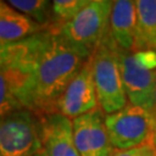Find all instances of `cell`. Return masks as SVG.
I'll return each mask as SVG.
<instances>
[{"label":"cell","mask_w":156,"mask_h":156,"mask_svg":"<svg viewBox=\"0 0 156 156\" xmlns=\"http://www.w3.org/2000/svg\"><path fill=\"white\" fill-rule=\"evenodd\" d=\"M48 30L33 19L0 1V42L13 44Z\"/></svg>","instance_id":"11"},{"label":"cell","mask_w":156,"mask_h":156,"mask_svg":"<svg viewBox=\"0 0 156 156\" xmlns=\"http://www.w3.org/2000/svg\"><path fill=\"white\" fill-rule=\"evenodd\" d=\"M43 149L41 119L22 109L0 119V156H35Z\"/></svg>","instance_id":"6"},{"label":"cell","mask_w":156,"mask_h":156,"mask_svg":"<svg viewBox=\"0 0 156 156\" xmlns=\"http://www.w3.org/2000/svg\"><path fill=\"white\" fill-rule=\"evenodd\" d=\"M119 65L125 94L129 104L154 111L156 86V52L119 49Z\"/></svg>","instance_id":"3"},{"label":"cell","mask_w":156,"mask_h":156,"mask_svg":"<svg viewBox=\"0 0 156 156\" xmlns=\"http://www.w3.org/2000/svg\"><path fill=\"white\" fill-rule=\"evenodd\" d=\"M35 156H48V155H46V154H45V151L42 149V151H38V153H37V154H36Z\"/></svg>","instance_id":"20"},{"label":"cell","mask_w":156,"mask_h":156,"mask_svg":"<svg viewBox=\"0 0 156 156\" xmlns=\"http://www.w3.org/2000/svg\"><path fill=\"white\" fill-rule=\"evenodd\" d=\"M101 108L73 119L74 144L80 156H110L113 147Z\"/></svg>","instance_id":"7"},{"label":"cell","mask_w":156,"mask_h":156,"mask_svg":"<svg viewBox=\"0 0 156 156\" xmlns=\"http://www.w3.org/2000/svg\"><path fill=\"white\" fill-rule=\"evenodd\" d=\"M43 151L48 156H80L74 144L72 119L62 113L43 116L41 119Z\"/></svg>","instance_id":"9"},{"label":"cell","mask_w":156,"mask_h":156,"mask_svg":"<svg viewBox=\"0 0 156 156\" xmlns=\"http://www.w3.org/2000/svg\"><path fill=\"white\" fill-rule=\"evenodd\" d=\"M138 16L135 1H113L110 16V35L119 49L135 52Z\"/></svg>","instance_id":"10"},{"label":"cell","mask_w":156,"mask_h":156,"mask_svg":"<svg viewBox=\"0 0 156 156\" xmlns=\"http://www.w3.org/2000/svg\"><path fill=\"white\" fill-rule=\"evenodd\" d=\"M138 29L135 51L156 52V0L135 1Z\"/></svg>","instance_id":"12"},{"label":"cell","mask_w":156,"mask_h":156,"mask_svg":"<svg viewBox=\"0 0 156 156\" xmlns=\"http://www.w3.org/2000/svg\"><path fill=\"white\" fill-rule=\"evenodd\" d=\"M110 156H156V149L153 145H144L129 149H115Z\"/></svg>","instance_id":"16"},{"label":"cell","mask_w":156,"mask_h":156,"mask_svg":"<svg viewBox=\"0 0 156 156\" xmlns=\"http://www.w3.org/2000/svg\"><path fill=\"white\" fill-rule=\"evenodd\" d=\"M12 56V44H4L0 42V67H6Z\"/></svg>","instance_id":"17"},{"label":"cell","mask_w":156,"mask_h":156,"mask_svg":"<svg viewBox=\"0 0 156 156\" xmlns=\"http://www.w3.org/2000/svg\"><path fill=\"white\" fill-rule=\"evenodd\" d=\"M24 109L14 94L9 76L0 67V119Z\"/></svg>","instance_id":"14"},{"label":"cell","mask_w":156,"mask_h":156,"mask_svg":"<svg viewBox=\"0 0 156 156\" xmlns=\"http://www.w3.org/2000/svg\"><path fill=\"white\" fill-rule=\"evenodd\" d=\"M93 52L64 38L56 28L13 43L5 69L21 105L36 115L57 113V103Z\"/></svg>","instance_id":"1"},{"label":"cell","mask_w":156,"mask_h":156,"mask_svg":"<svg viewBox=\"0 0 156 156\" xmlns=\"http://www.w3.org/2000/svg\"><path fill=\"white\" fill-rule=\"evenodd\" d=\"M91 66L98 105L105 115L122 110L128 104L125 94L120 65L119 48L110 31L91 53Z\"/></svg>","instance_id":"2"},{"label":"cell","mask_w":156,"mask_h":156,"mask_svg":"<svg viewBox=\"0 0 156 156\" xmlns=\"http://www.w3.org/2000/svg\"><path fill=\"white\" fill-rule=\"evenodd\" d=\"M100 108L95 89L91 56L71 81L57 103V113L75 119Z\"/></svg>","instance_id":"8"},{"label":"cell","mask_w":156,"mask_h":156,"mask_svg":"<svg viewBox=\"0 0 156 156\" xmlns=\"http://www.w3.org/2000/svg\"><path fill=\"white\" fill-rule=\"evenodd\" d=\"M105 126L115 149L153 145L155 111L128 103L122 110L105 115Z\"/></svg>","instance_id":"4"},{"label":"cell","mask_w":156,"mask_h":156,"mask_svg":"<svg viewBox=\"0 0 156 156\" xmlns=\"http://www.w3.org/2000/svg\"><path fill=\"white\" fill-rule=\"evenodd\" d=\"M90 0H55L52 1L53 19L59 22V27L71 21L79 12L88 5Z\"/></svg>","instance_id":"15"},{"label":"cell","mask_w":156,"mask_h":156,"mask_svg":"<svg viewBox=\"0 0 156 156\" xmlns=\"http://www.w3.org/2000/svg\"><path fill=\"white\" fill-rule=\"evenodd\" d=\"M153 104H154V111L156 112V86L154 89V95H153Z\"/></svg>","instance_id":"19"},{"label":"cell","mask_w":156,"mask_h":156,"mask_svg":"<svg viewBox=\"0 0 156 156\" xmlns=\"http://www.w3.org/2000/svg\"><path fill=\"white\" fill-rule=\"evenodd\" d=\"M7 4L45 28L50 26L53 19L52 2L46 0H9Z\"/></svg>","instance_id":"13"},{"label":"cell","mask_w":156,"mask_h":156,"mask_svg":"<svg viewBox=\"0 0 156 156\" xmlns=\"http://www.w3.org/2000/svg\"><path fill=\"white\" fill-rule=\"evenodd\" d=\"M112 6L111 0H90L76 16L57 30L71 43L93 52L109 34Z\"/></svg>","instance_id":"5"},{"label":"cell","mask_w":156,"mask_h":156,"mask_svg":"<svg viewBox=\"0 0 156 156\" xmlns=\"http://www.w3.org/2000/svg\"><path fill=\"white\" fill-rule=\"evenodd\" d=\"M153 146L156 149V112H155V128H154V135H153Z\"/></svg>","instance_id":"18"}]
</instances>
